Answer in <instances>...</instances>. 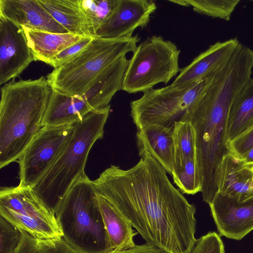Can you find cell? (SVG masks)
Segmentation results:
<instances>
[{
  "label": "cell",
  "instance_id": "1",
  "mask_svg": "<svg viewBox=\"0 0 253 253\" xmlns=\"http://www.w3.org/2000/svg\"><path fill=\"white\" fill-rule=\"evenodd\" d=\"M167 172L145 152L131 168L112 165L93 183L97 193L130 222L146 243L165 253H190L197 240L196 207Z\"/></svg>",
  "mask_w": 253,
  "mask_h": 253
},
{
  "label": "cell",
  "instance_id": "2",
  "mask_svg": "<svg viewBox=\"0 0 253 253\" xmlns=\"http://www.w3.org/2000/svg\"><path fill=\"white\" fill-rule=\"evenodd\" d=\"M251 79L247 68L228 61L180 119L190 122L195 130L201 192L203 201L208 204L218 192L220 166L229 153L227 126L230 109Z\"/></svg>",
  "mask_w": 253,
  "mask_h": 253
},
{
  "label": "cell",
  "instance_id": "3",
  "mask_svg": "<svg viewBox=\"0 0 253 253\" xmlns=\"http://www.w3.org/2000/svg\"><path fill=\"white\" fill-rule=\"evenodd\" d=\"M0 168L18 160L43 127L52 89L45 77L15 81L1 87Z\"/></svg>",
  "mask_w": 253,
  "mask_h": 253
},
{
  "label": "cell",
  "instance_id": "4",
  "mask_svg": "<svg viewBox=\"0 0 253 253\" xmlns=\"http://www.w3.org/2000/svg\"><path fill=\"white\" fill-rule=\"evenodd\" d=\"M110 113L109 105L90 112L75 123L73 134L67 144L32 188L53 212L75 183L85 174L84 168L89 151L95 142L103 137Z\"/></svg>",
  "mask_w": 253,
  "mask_h": 253
},
{
  "label": "cell",
  "instance_id": "5",
  "mask_svg": "<svg viewBox=\"0 0 253 253\" xmlns=\"http://www.w3.org/2000/svg\"><path fill=\"white\" fill-rule=\"evenodd\" d=\"M54 213L63 238L79 253L108 252L98 195L86 174L72 186Z\"/></svg>",
  "mask_w": 253,
  "mask_h": 253
},
{
  "label": "cell",
  "instance_id": "6",
  "mask_svg": "<svg viewBox=\"0 0 253 253\" xmlns=\"http://www.w3.org/2000/svg\"><path fill=\"white\" fill-rule=\"evenodd\" d=\"M140 38L107 39L94 37L83 50L46 76L53 90L81 95L106 68L136 50Z\"/></svg>",
  "mask_w": 253,
  "mask_h": 253
},
{
  "label": "cell",
  "instance_id": "7",
  "mask_svg": "<svg viewBox=\"0 0 253 253\" xmlns=\"http://www.w3.org/2000/svg\"><path fill=\"white\" fill-rule=\"evenodd\" d=\"M180 51L161 36L147 38L129 59L122 90L129 93L143 92L160 83L167 84L180 72Z\"/></svg>",
  "mask_w": 253,
  "mask_h": 253
},
{
  "label": "cell",
  "instance_id": "8",
  "mask_svg": "<svg viewBox=\"0 0 253 253\" xmlns=\"http://www.w3.org/2000/svg\"><path fill=\"white\" fill-rule=\"evenodd\" d=\"M222 66L188 85L169 84L153 88L131 101L130 116L137 130L150 124L168 125L176 118L181 117L211 84Z\"/></svg>",
  "mask_w": 253,
  "mask_h": 253
},
{
  "label": "cell",
  "instance_id": "9",
  "mask_svg": "<svg viewBox=\"0 0 253 253\" xmlns=\"http://www.w3.org/2000/svg\"><path fill=\"white\" fill-rule=\"evenodd\" d=\"M0 214L20 230L40 239L62 237L55 215L31 187H1Z\"/></svg>",
  "mask_w": 253,
  "mask_h": 253
},
{
  "label": "cell",
  "instance_id": "10",
  "mask_svg": "<svg viewBox=\"0 0 253 253\" xmlns=\"http://www.w3.org/2000/svg\"><path fill=\"white\" fill-rule=\"evenodd\" d=\"M74 129L75 124L42 128L17 161L19 186L33 188L37 184L65 147Z\"/></svg>",
  "mask_w": 253,
  "mask_h": 253
},
{
  "label": "cell",
  "instance_id": "11",
  "mask_svg": "<svg viewBox=\"0 0 253 253\" xmlns=\"http://www.w3.org/2000/svg\"><path fill=\"white\" fill-rule=\"evenodd\" d=\"M33 61L22 27L0 15V84L18 77Z\"/></svg>",
  "mask_w": 253,
  "mask_h": 253
},
{
  "label": "cell",
  "instance_id": "12",
  "mask_svg": "<svg viewBox=\"0 0 253 253\" xmlns=\"http://www.w3.org/2000/svg\"><path fill=\"white\" fill-rule=\"evenodd\" d=\"M209 205L220 236L240 240L253 230V197L241 201L217 192Z\"/></svg>",
  "mask_w": 253,
  "mask_h": 253
},
{
  "label": "cell",
  "instance_id": "13",
  "mask_svg": "<svg viewBox=\"0 0 253 253\" xmlns=\"http://www.w3.org/2000/svg\"><path fill=\"white\" fill-rule=\"evenodd\" d=\"M157 9L151 0H119L108 19L97 31L95 37L117 39L130 37L138 28L147 26Z\"/></svg>",
  "mask_w": 253,
  "mask_h": 253
},
{
  "label": "cell",
  "instance_id": "14",
  "mask_svg": "<svg viewBox=\"0 0 253 253\" xmlns=\"http://www.w3.org/2000/svg\"><path fill=\"white\" fill-rule=\"evenodd\" d=\"M0 15L19 26L32 30L54 33H68L38 0H0Z\"/></svg>",
  "mask_w": 253,
  "mask_h": 253
},
{
  "label": "cell",
  "instance_id": "15",
  "mask_svg": "<svg viewBox=\"0 0 253 253\" xmlns=\"http://www.w3.org/2000/svg\"><path fill=\"white\" fill-rule=\"evenodd\" d=\"M240 42L237 38L217 42L201 52L183 68L172 83L173 86L191 84L222 66L232 55Z\"/></svg>",
  "mask_w": 253,
  "mask_h": 253
},
{
  "label": "cell",
  "instance_id": "16",
  "mask_svg": "<svg viewBox=\"0 0 253 253\" xmlns=\"http://www.w3.org/2000/svg\"><path fill=\"white\" fill-rule=\"evenodd\" d=\"M173 130V125L154 124L137 130L136 135L139 156L149 153L170 175L174 163Z\"/></svg>",
  "mask_w": 253,
  "mask_h": 253
},
{
  "label": "cell",
  "instance_id": "17",
  "mask_svg": "<svg viewBox=\"0 0 253 253\" xmlns=\"http://www.w3.org/2000/svg\"><path fill=\"white\" fill-rule=\"evenodd\" d=\"M218 192L241 201L253 197V172L243 160L230 153L220 166Z\"/></svg>",
  "mask_w": 253,
  "mask_h": 253
},
{
  "label": "cell",
  "instance_id": "18",
  "mask_svg": "<svg viewBox=\"0 0 253 253\" xmlns=\"http://www.w3.org/2000/svg\"><path fill=\"white\" fill-rule=\"evenodd\" d=\"M93 111L81 95L52 91L42 126H54L74 124Z\"/></svg>",
  "mask_w": 253,
  "mask_h": 253
},
{
  "label": "cell",
  "instance_id": "19",
  "mask_svg": "<svg viewBox=\"0 0 253 253\" xmlns=\"http://www.w3.org/2000/svg\"><path fill=\"white\" fill-rule=\"evenodd\" d=\"M97 195L108 240V253L123 251L134 247L133 238L138 233L132 229L130 222L106 199Z\"/></svg>",
  "mask_w": 253,
  "mask_h": 253
},
{
  "label": "cell",
  "instance_id": "20",
  "mask_svg": "<svg viewBox=\"0 0 253 253\" xmlns=\"http://www.w3.org/2000/svg\"><path fill=\"white\" fill-rule=\"evenodd\" d=\"M22 27L35 61L49 65L59 53L84 37L70 33H54Z\"/></svg>",
  "mask_w": 253,
  "mask_h": 253
},
{
  "label": "cell",
  "instance_id": "21",
  "mask_svg": "<svg viewBox=\"0 0 253 253\" xmlns=\"http://www.w3.org/2000/svg\"><path fill=\"white\" fill-rule=\"evenodd\" d=\"M253 126V79H251L233 102L227 126L228 142Z\"/></svg>",
  "mask_w": 253,
  "mask_h": 253
},
{
  "label": "cell",
  "instance_id": "22",
  "mask_svg": "<svg viewBox=\"0 0 253 253\" xmlns=\"http://www.w3.org/2000/svg\"><path fill=\"white\" fill-rule=\"evenodd\" d=\"M54 20L68 32L89 36L79 0H38Z\"/></svg>",
  "mask_w": 253,
  "mask_h": 253
},
{
  "label": "cell",
  "instance_id": "23",
  "mask_svg": "<svg viewBox=\"0 0 253 253\" xmlns=\"http://www.w3.org/2000/svg\"><path fill=\"white\" fill-rule=\"evenodd\" d=\"M119 0H79L80 7L85 20L89 36L96 33L108 19Z\"/></svg>",
  "mask_w": 253,
  "mask_h": 253
},
{
  "label": "cell",
  "instance_id": "24",
  "mask_svg": "<svg viewBox=\"0 0 253 253\" xmlns=\"http://www.w3.org/2000/svg\"><path fill=\"white\" fill-rule=\"evenodd\" d=\"M173 123L174 166L196 159V149L195 132L192 124L180 120Z\"/></svg>",
  "mask_w": 253,
  "mask_h": 253
},
{
  "label": "cell",
  "instance_id": "25",
  "mask_svg": "<svg viewBox=\"0 0 253 253\" xmlns=\"http://www.w3.org/2000/svg\"><path fill=\"white\" fill-rule=\"evenodd\" d=\"M21 238L14 253H79L63 237L53 239H40L21 230Z\"/></svg>",
  "mask_w": 253,
  "mask_h": 253
},
{
  "label": "cell",
  "instance_id": "26",
  "mask_svg": "<svg viewBox=\"0 0 253 253\" xmlns=\"http://www.w3.org/2000/svg\"><path fill=\"white\" fill-rule=\"evenodd\" d=\"M171 175L183 193L194 195L201 192L202 183L195 158L174 165Z\"/></svg>",
  "mask_w": 253,
  "mask_h": 253
},
{
  "label": "cell",
  "instance_id": "27",
  "mask_svg": "<svg viewBox=\"0 0 253 253\" xmlns=\"http://www.w3.org/2000/svg\"><path fill=\"white\" fill-rule=\"evenodd\" d=\"M197 13L229 21L240 0H185Z\"/></svg>",
  "mask_w": 253,
  "mask_h": 253
},
{
  "label": "cell",
  "instance_id": "28",
  "mask_svg": "<svg viewBox=\"0 0 253 253\" xmlns=\"http://www.w3.org/2000/svg\"><path fill=\"white\" fill-rule=\"evenodd\" d=\"M0 253H14L21 238V230L0 217Z\"/></svg>",
  "mask_w": 253,
  "mask_h": 253
},
{
  "label": "cell",
  "instance_id": "29",
  "mask_svg": "<svg viewBox=\"0 0 253 253\" xmlns=\"http://www.w3.org/2000/svg\"><path fill=\"white\" fill-rule=\"evenodd\" d=\"M190 253H225V251L220 235L210 232L197 240Z\"/></svg>",
  "mask_w": 253,
  "mask_h": 253
},
{
  "label": "cell",
  "instance_id": "30",
  "mask_svg": "<svg viewBox=\"0 0 253 253\" xmlns=\"http://www.w3.org/2000/svg\"><path fill=\"white\" fill-rule=\"evenodd\" d=\"M94 37L84 36L79 42L67 47L59 53L51 61L50 65L56 68L85 48L93 40Z\"/></svg>",
  "mask_w": 253,
  "mask_h": 253
},
{
  "label": "cell",
  "instance_id": "31",
  "mask_svg": "<svg viewBox=\"0 0 253 253\" xmlns=\"http://www.w3.org/2000/svg\"><path fill=\"white\" fill-rule=\"evenodd\" d=\"M253 147V126L245 132L228 142L229 153L242 159Z\"/></svg>",
  "mask_w": 253,
  "mask_h": 253
},
{
  "label": "cell",
  "instance_id": "32",
  "mask_svg": "<svg viewBox=\"0 0 253 253\" xmlns=\"http://www.w3.org/2000/svg\"><path fill=\"white\" fill-rule=\"evenodd\" d=\"M107 253H165L161 250L153 245L146 243L140 245H135L133 248L128 250L118 252Z\"/></svg>",
  "mask_w": 253,
  "mask_h": 253
},
{
  "label": "cell",
  "instance_id": "33",
  "mask_svg": "<svg viewBox=\"0 0 253 253\" xmlns=\"http://www.w3.org/2000/svg\"><path fill=\"white\" fill-rule=\"evenodd\" d=\"M246 163H253V147L248 151L241 159Z\"/></svg>",
  "mask_w": 253,
  "mask_h": 253
},
{
  "label": "cell",
  "instance_id": "34",
  "mask_svg": "<svg viewBox=\"0 0 253 253\" xmlns=\"http://www.w3.org/2000/svg\"><path fill=\"white\" fill-rule=\"evenodd\" d=\"M169 1L183 6H188L185 0H169Z\"/></svg>",
  "mask_w": 253,
  "mask_h": 253
},
{
  "label": "cell",
  "instance_id": "35",
  "mask_svg": "<svg viewBox=\"0 0 253 253\" xmlns=\"http://www.w3.org/2000/svg\"><path fill=\"white\" fill-rule=\"evenodd\" d=\"M250 169L253 172V163H249L247 164Z\"/></svg>",
  "mask_w": 253,
  "mask_h": 253
}]
</instances>
